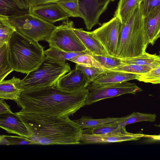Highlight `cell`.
<instances>
[{
	"label": "cell",
	"mask_w": 160,
	"mask_h": 160,
	"mask_svg": "<svg viewBox=\"0 0 160 160\" xmlns=\"http://www.w3.org/2000/svg\"><path fill=\"white\" fill-rule=\"evenodd\" d=\"M144 134L128 132L125 127L119 128L110 133L95 135L83 131L81 142L85 144L103 143L138 140Z\"/></svg>",
	"instance_id": "cell-11"
},
{
	"label": "cell",
	"mask_w": 160,
	"mask_h": 160,
	"mask_svg": "<svg viewBox=\"0 0 160 160\" xmlns=\"http://www.w3.org/2000/svg\"><path fill=\"white\" fill-rule=\"evenodd\" d=\"M56 2L69 17L81 18L78 0H61Z\"/></svg>",
	"instance_id": "cell-28"
},
{
	"label": "cell",
	"mask_w": 160,
	"mask_h": 160,
	"mask_svg": "<svg viewBox=\"0 0 160 160\" xmlns=\"http://www.w3.org/2000/svg\"><path fill=\"white\" fill-rule=\"evenodd\" d=\"M15 113L31 133L28 138L34 144L73 145L81 142L83 130L69 117L20 111Z\"/></svg>",
	"instance_id": "cell-2"
},
{
	"label": "cell",
	"mask_w": 160,
	"mask_h": 160,
	"mask_svg": "<svg viewBox=\"0 0 160 160\" xmlns=\"http://www.w3.org/2000/svg\"><path fill=\"white\" fill-rule=\"evenodd\" d=\"M87 88L88 93L85 105H90L104 99L126 94H135L142 91L135 83L127 82L105 84L91 82Z\"/></svg>",
	"instance_id": "cell-8"
},
{
	"label": "cell",
	"mask_w": 160,
	"mask_h": 160,
	"mask_svg": "<svg viewBox=\"0 0 160 160\" xmlns=\"http://www.w3.org/2000/svg\"><path fill=\"white\" fill-rule=\"evenodd\" d=\"M121 118L108 117L104 118L94 119L90 117L83 116L74 120L82 129H89L103 124L113 122L120 120Z\"/></svg>",
	"instance_id": "cell-24"
},
{
	"label": "cell",
	"mask_w": 160,
	"mask_h": 160,
	"mask_svg": "<svg viewBox=\"0 0 160 160\" xmlns=\"http://www.w3.org/2000/svg\"><path fill=\"white\" fill-rule=\"evenodd\" d=\"M29 12V9L21 8L13 0H0V15L10 18Z\"/></svg>",
	"instance_id": "cell-21"
},
{
	"label": "cell",
	"mask_w": 160,
	"mask_h": 160,
	"mask_svg": "<svg viewBox=\"0 0 160 160\" xmlns=\"http://www.w3.org/2000/svg\"><path fill=\"white\" fill-rule=\"evenodd\" d=\"M91 82L82 70L75 67L59 79L56 87L66 91H75L87 88Z\"/></svg>",
	"instance_id": "cell-12"
},
{
	"label": "cell",
	"mask_w": 160,
	"mask_h": 160,
	"mask_svg": "<svg viewBox=\"0 0 160 160\" xmlns=\"http://www.w3.org/2000/svg\"><path fill=\"white\" fill-rule=\"evenodd\" d=\"M75 67L82 70L92 82L105 70L103 68L77 64H76Z\"/></svg>",
	"instance_id": "cell-33"
},
{
	"label": "cell",
	"mask_w": 160,
	"mask_h": 160,
	"mask_svg": "<svg viewBox=\"0 0 160 160\" xmlns=\"http://www.w3.org/2000/svg\"><path fill=\"white\" fill-rule=\"evenodd\" d=\"M8 45L10 61L17 72L27 74L38 67L46 57L44 47L17 31Z\"/></svg>",
	"instance_id": "cell-3"
},
{
	"label": "cell",
	"mask_w": 160,
	"mask_h": 160,
	"mask_svg": "<svg viewBox=\"0 0 160 160\" xmlns=\"http://www.w3.org/2000/svg\"><path fill=\"white\" fill-rule=\"evenodd\" d=\"M137 80L152 84H160V66L152 69L146 73L138 74Z\"/></svg>",
	"instance_id": "cell-30"
},
{
	"label": "cell",
	"mask_w": 160,
	"mask_h": 160,
	"mask_svg": "<svg viewBox=\"0 0 160 160\" xmlns=\"http://www.w3.org/2000/svg\"><path fill=\"white\" fill-rule=\"evenodd\" d=\"M121 22L117 17L103 23L92 31L94 37L102 44L108 54L117 57V48Z\"/></svg>",
	"instance_id": "cell-9"
},
{
	"label": "cell",
	"mask_w": 160,
	"mask_h": 160,
	"mask_svg": "<svg viewBox=\"0 0 160 160\" xmlns=\"http://www.w3.org/2000/svg\"><path fill=\"white\" fill-rule=\"evenodd\" d=\"M71 71L68 63H61L46 57L37 68L22 79L25 90L46 87H55L59 79Z\"/></svg>",
	"instance_id": "cell-5"
},
{
	"label": "cell",
	"mask_w": 160,
	"mask_h": 160,
	"mask_svg": "<svg viewBox=\"0 0 160 160\" xmlns=\"http://www.w3.org/2000/svg\"><path fill=\"white\" fill-rule=\"evenodd\" d=\"M89 52L87 50L81 52H68L52 47H50L44 51V53L46 57L61 63H66V61H69L74 57Z\"/></svg>",
	"instance_id": "cell-22"
},
{
	"label": "cell",
	"mask_w": 160,
	"mask_h": 160,
	"mask_svg": "<svg viewBox=\"0 0 160 160\" xmlns=\"http://www.w3.org/2000/svg\"><path fill=\"white\" fill-rule=\"evenodd\" d=\"M0 127L9 133L28 138L31 135L27 126L15 113L0 115Z\"/></svg>",
	"instance_id": "cell-14"
},
{
	"label": "cell",
	"mask_w": 160,
	"mask_h": 160,
	"mask_svg": "<svg viewBox=\"0 0 160 160\" xmlns=\"http://www.w3.org/2000/svg\"><path fill=\"white\" fill-rule=\"evenodd\" d=\"M143 0H119L114 16L125 24Z\"/></svg>",
	"instance_id": "cell-19"
},
{
	"label": "cell",
	"mask_w": 160,
	"mask_h": 160,
	"mask_svg": "<svg viewBox=\"0 0 160 160\" xmlns=\"http://www.w3.org/2000/svg\"><path fill=\"white\" fill-rule=\"evenodd\" d=\"M10 106L4 101V99L0 100V115L12 113Z\"/></svg>",
	"instance_id": "cell-37"
},
{
	"label": "cell",
	"mask_w": 160,
	"mask_h": 160,
	"mask_svg": "<svg viewBox=\"0 0 160 160\" xmlns=\"http://www.w3.org/2000/svg\"><path fill=\"white\" fill-rule=\"evenodd\" d=\"M24 91L22 80L14 76L12 79L0 82V98L17 100Z\"/></svg>",
	"instance_id": "cell-16"
},
{
	"label": "cell",
	"mask_w": 160,
	"mask_h": 160,
	"mask_svg": "<svg viewBox=\"0 0 160 160\" xmlns=\"http://www.w3.org/2000/svg\"><path fill=\"white\" fill-rule=\"evenodd\" d=\"M155 126H156L157 127H159L160 128V124H158V125H155Z\"/></svg>",
	"instance_id": "cell-39"
},
{
	"label": "cell",
	"mask_w": 160,
	"mask_h": 160,
	"mask_svg": "<svg viewBox=\"0 0 160 160\" xmlns=\"http://www.w3.org/2000/svg\"><path fill=\"white\" fill-rule=\"evenodd\" d=\"M61 0H29V8L34 6L56 2Z\"/></svg>",
	"instance_id": "cell-36"
},
{
	"label": "cell",
	"mask_w": 160,
	"mask_h": 160,
	"mask_svg": "<svg viewBox=\"0 0 160 160\" xmlns=\"http://www.w3.org/2000/svg\"><path fill=\"white\" fill-rule=\"evenodd\" d=\"M16 31L8 17L0 15V47L8 44L12 34Z\"/></svg>",
	"instance_id": "cell-26"
},
{
	"label": "cell",
	"mask_w": 160,
	"mask_h": 160,
	"mask_svg": "<svg viewBox=\"0 0 160 160\" xmlns=\"http://www.w3.org/2000/svg\"><path fill=\"white\" fill-rule=\"evenodd\" d=\"M73 31L86 49L94 55H108L101 43L93 36L92 32L84 30L82 28H74Z\"/></svg>",
	"instance_id": "cell-17"
},
{
	"label": "cell",
	"mask_w": 160,
	"mask_h": 160,
	"mask_svg": "<svg viewBox=\"0 0 160 160\" xmlns=\"http://www.w3.org/2000/svg\"><path fill=\"white\" fill-rule=\"evenodd\" d=\"M69 61L77 64L104 69L100 64L92 56L90 52L84 54L76 56Z\"/></svg>",
	"instance_id": "cell-29"
},
{
	"label": "cell",
	"mask_w": 160,
	"mask_h": 160,
	"mask_svg": "<svg viewBox=\"0 0 160 160\" xmlns=\"http://www.w3.org/2000/svg\"><path fill=\"white\" fill-rule=\"evenodd\" d=\"M74 23L68 19L56 26L46 41L50 47L68 52H81L87 50L73 31Z\"/></svg>",
	"instance_id": "cell-7"
},
{
	"label": "cell",
	"mask_w": 160,
	"mask_h": 160,
	"mask_svg": "<svg viewBox=\"0 0 160 160\" xmlns=\"http://www.w3.org/2000/svg\"><path fill=\"white\" fill-rule=\"evenodd\" d=\"M159 55L160 56V52H159Z\"/></svg>",
	"instance_id": "cell-42"
},
{
	"label": "cell",
	"mask_w": 160,
	"mask_h": 160,
	"mask_svg": "<svg viewBox=\"0 0 160 160\" xmlns=\"http://www.w3.org/2000/svg\"><path fill=\"white\" fill-rule=\"evenodd\" d=\"M9 18L17 31L37 42L46 41L56 27L30 12Z\"/></svg>",
	"instance_id": "cell-6"
},
{
	"label": "cell",
	"mask_w": 160,
	"mask_h": 160,
	"mask_svg": "<svg viewBox=\"0 0 160 160\" xmlns=\"http://www.w3.org/2000/svg\"><path fill=\"white\" fill-rule=\"evenodd\" d=\"M88 93L87 88L68 91L43 87L24 91L15 102L21 112L69 117L85 106Z\"/></svg>",
	"instance_id": "cell-1"
},
{
	"label": "cell",
	"mask_w": 160,
	"mask_h": 160,
	"mask_svg": "<svg viewBox=\"0 0 160 160\" xmlns=\"http://www.w3.org/2000/svg\"><path fill=\"white\" fill-rule=\"evenodd\" d=\"M110 0L111 1L113 2V1H115V0Z\"/></svg>",
	"instance_id": "cell-41"
},
{
	"label": "cell",
	"mask_w": 160,
	"mask_h": 160,
	"mask_svg": "<svg viewBox=\"0 0 160 160\" xmlns=\"http://www.w3.org/2000/svg\"><path fill=\"white\" fill-rule=\"evenodd\" d=\"M6 141V145H33L29 138L23 136L3 135Z\"/></svg>",
	"instance_id": "cell-34"
},
{
	"label": "cell",
	"mask_w": 160,
	"mask_h": 160,
	"mask_svg": "<svg viewBox=\"0 0 160 160\" xmlns=\"http://www.w3.org/2000/svg\"><path fill=\"white\" fill-rule=\"evenodd\" d=\"M143 25L146 41L153 45L160 32V6L143 17Z\"/></svg>",
	"instance_id": "cell-15"
},
{
	"label": "cell",
	"mask_w": 160,
	"mask_h": 160,
	"mask_svg": "<svg viewBox=\"0 0 160 160\" xmlns=\"http://www.w3.org/2000/svg\"><path fill=\"white\" fill-rule=\"evenodd\" d=\"M152 69V68L151 67L146 65L135 64H123L119 67L112 70L141 74L148 72Z\"/></svg>",
	"instance_id": "cell-31"
},
{
	"label": "cell",
	"mask_w": 160,
	"mask_h": 160,
	"mask_svg": "<svg viewBox=\"0 0 160 160\" xmlns=\"http://www.w3.org/2000/svg\"><path fill=\"white\" fill-rule=\"evenodd\" d=\"M143 17L140 4L125 23H121L117 57L122 59L135 57L146 52L148 44L143 28Z\"/></svg>",
	"instance_id": "cell-4"
},
{
	"label": "cell",
	"mask_w": 160,
	"mask_h": 160,
	"mask_svg": "<svg viewBox=\"0 0 160 160\" xmlns=\"http://www.w3.org/2000/svg\"><path fill=\"white\" fill-rule=\"evenodd\" d=\"M140 5L144 17L160 6V0H143Z\"/></svg>",
	"instance_id": "cell-35"
},
{
	"label": "cell",
	"mask_w": 160,
	"mask_h": 160,
	"mask_svg": "<svg viewBox=\"0 0 160 160\" xmlns=\"http://www.w3.org/2000/svg\"><path fill=\"white\" fill-rule=\"evenodd\" d=\"M14 71L10 61L8 44L0 47V82Z\"/></svg>",
	"instance_id": "cell-25"
},
{
	"label": "cell",
	"mask_w": 160,
	"mask_h": 160,
	"mask_svg": "<svg viewBox=\"0 0 160 160\" xmlns=\"http://www.w3.org/2000/svg\"><path fill=\"white\" fill-rule=\"evenodd\" d=\"M121 59L124 64L146 65L152 68L160 66V56L156 54H150L146 52L138 57Z\"/></svg>",
	"instance_id": "cell-20"
},
{
	"label": "cell",
	"mask_w": 160,
	"mask_h": 160,
	"mask_svg": "<svg viewBox=\"0 0 160 160\" xmlns=\"http://www.w3.org/2000/svg\"><path fill=\"white\" fill-rule=\"evenodd\" d=\"M22 8L29 9V0H13Z\"/></svg>",
	"instance_id": "cell-38"
},
{
	"label": "cell",
	"mask_w": 160,
	"mask_h": 160,
	"mask_svg": "<svg viewBox=\"0 0 160 160\" xmlns=\"http://www.w3.org/2000/svg\"><path fill=\"white\" fill-rule=\"evenodd\" d=\"M80 12L86 28L90 30L99 24L100 16L106 11L110 0H78Z\"/></svg>",
	"instance_id": "cell-10"
},
{
	"label": "cell",
	"mask_w": 160,
	"mask_h": 160,
	"mask_svg": "<svg viewBox=\"0 0 160 160\" xmlns=\"http://www.w3.org/2000/svg\"><path fill=\"white\" fill-rule=\"evenodd\" d=\"M90 54L105 70H112L124 64L122 59L117 57L109 55H97Z\"/></svg>",
	"instance_id": "cell-27"
},
{
	"label": "cell",
	"mask_w": 160,
	"mask_h": 160,
	"mask_svg": "<svg viewBox=\"0 0 160 160\" xmlns=\"http://www.w3.org/2000/svg\"><path fill=\"white\" fill-rule=\"evenodd\" d=\"M118 121L103 124L96 127L88 129L90 130L89 133L93 134L101 135L108 133L120 128Z\"/></svg>",
	"instance_id": "cell-32"
},
{
	"label": "cell",
	"mask_w": 160,
	"mask_h": 160,
	"mask_svg": "<svg viewBox=\"0 0 160 160\" xmlns=\"http://www.w3.org/2000/svg\"><path fill=\"white\" fill-rule=\"evenodd\" d=\"M156 117L155 114L133 112L128 115L122 117L118 121V124L119 127L122 128L128 124L139 122H153L155 121Z\"/></svg>",
	"instance_id": "cell-23"
},
{
	"label": "cell",
	"mask_w": 160,
	"mask_h": 160,
	"mask_svg": "<svg viewBox=\"0 0 160 160\" xmlns=\"http://www.w3.org/2000/svg\"><path fill=\"white\" fill-rule=\"evenodd\" d=\"M29 10L34 16L52 24L69 18L57 2L34 6L29 8Z\"/></svg>",
	"instance_id": "cell-13"
},
{
	"label": "cell",
	"mask_w": 160,
	"mask_h": 160,
	"mask_svg": "<svg viewBox=\"0 0 160 160\" xmlns=\"http://www.w3.org/2000/svg\"><path fill=\"white\" fill-rule=\"evenodd\" d=\"M158 38H160V32L159 33L158 36Z\"/></svg>",
	"instance_id": "cell-40"
},
{
	"label": "cell",
	"mask_w": 160,
	"mask_h": 160,
	"mask_svg": "<svg viewBox=\"0 0 160 160\" xmlns=\"http://www.w3.org/2000/svg\"><path fill=\"white\" fill-rule=\"evenodd\" d=\"M138 74L123 71L106 70L101 74L92 82L101 84L122 82L137 79Z\"/></svg>",
	"instance_id": "cell-18"
}]
</instances>
